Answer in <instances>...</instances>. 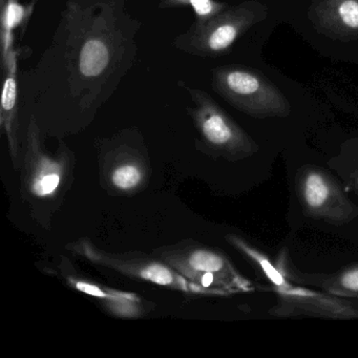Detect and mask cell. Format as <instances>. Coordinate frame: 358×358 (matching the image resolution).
Wrapping results in <instances>:
<instances>
[{"instance_id": "cell-1", "label": "cell", "mask_w": 358, "mask_h": 358, "mask_svg": "<svg viewBox=\"0 0 358 358\" xmlns=\"http://www.w3.org/2000/svg\"><path fill=\"white\" fill-rule=\"evenodd\" d=\"M141 28L127 0H68L49 47L20 77L30 117L92 120L135 66Z\"/></svg>"}, {"instance_id": "cell-2", "label": "cell", "mask_w": 358, "mask_h": 358, "mask_svg": "<svg viewBox=\"0 0 358 358\" xmlns=\"http://www.w3.org/2000/svg\"><path fill=\"white\" fill-rule=\"evenodd\" d=\"M227 241L251 267L268 282L265 290L275 295L270 309L273 317H316L327 320H358V303L315 290L289 278L275 261L241 236L229 234Z\"/></svg>"}, {"instance_id": "cell-3", "label": "cell", "mask_w": 358, "mask_h": 358, "mask_svg": "<svg viewBox=\"0 0 358 358\" xmlns=\"http://www.w3.org/2000/svg\"><path fill=\"white\" fill-rule=\"evenodd\" d=\"M211 76L213 91L240 112L257 119L290 116L284 94L259 71L229 64L213 69Z\"/></svg>"}, {"instance_id": "cell-4", "label": "cell", "mask_w": 358, "mask_h": 358, "mask_svg": "<svg viewBox=\"0 0 358 358\" xmlns=\"http://www.w3.org/2000/svg\"><path fill=\"white\" fill-rule=\"evenodd\" d=\"M268 15L266 6L247 0L205 22H194L173 41V47L196 57H219L229 53L234 43Z\"/></svg>"}, {"instance_id": "cell-5", "label": "cell", "mask_w": 358, "mask_h": 358, "mask_svg": "<svg viewBox=\"0 0 358 358\" xmlns=\"http://www.w3.org/2000/svg\"><path fill=\"white\" fill-rule=\"evenodd\" d=\"M178 87L187 92L192 106H188L201 143L213 156L229 161L248 158L259 152L257 142L236 124V121L203 90L189 87L183 81Z\"/></svg>"}, {"instance_id": "cell-6", "label": "cell", "mask_w": 358, "mask_h": 358, "mask_svg": "<svg viewBox=\"0 0 358 358\" xmlns=\"http://www.w3.org/2000/svg\"><path fill=\"white\" fill-rule=\"evenodd\" d=\"M159 259L190 282L208 290L213 296H229L255 290L252 282L243 276L225 255L215 249L178 245L161 250Z\"/></svg>"}, {"instance_id": "cell-7", "label": "cell", "mask_w": 358, "mask_h": 358, "mask_svg": "<svg viewBox=\"0 0 358 358\" xmlns=\"http://www.w3.org/2000/svg\"><path fill=\"white\" fill-rule=\"evenodd\" d=\"M295 192L306 217L343 225L358 215V208L343 186L326 169L303 165L295 175Z\"/></svg>"}, {"instance_id": "cell-8", "label": "cell", "mask_w": 358, "mask_h": 358, "mask_svg": "<svg viewBox=\"0 0 358 358\" xmlns=\"http://www.w3.org/2000/svg\"><path fill=\"white\" fill-rule=\"evenodd\" d=\"M69 250L73 251L79 257H85L95 265L108 268L131 278H139L182 292L211 295L208 290L190 282L160 259H152L138 253L115 255L106 252L103 249L96 247L87 238H83L78 242L69 245Z\"/></svg>"}, {"instance_id": "cell-9", "label": "cell", "mask_w": 358, "mask_h": 358, "mask_svg": "<svg viewBox=\"0 0 358 358\" xmlns=\"http://www.w3.org/2000/svg\"><path fill=\"white\" fill-rule=\"evenodd\" d=\"M68 152L52 157L43 150V131L34 117L29 118L27 129L26 187L36 198L55 196L66 178Z\"/></svg>"}, {"instance_id": "cell-10", "label": "cell", "mask_w": 358, "mask_h": 358, "mask_svg": "<svg viewBox=\"0 0 358 358\" xmlns=\"http://www.w3.org/2000/svg\"><path fill=\"white\" fill-rule=\"evenodd\" d=\"M308 17L320 34L343 41L358 38V0H313Z\"/></svg>"}, {"instance_id": "cell-11", "label": "cell", "mask_w": 358, "mask_h": 358, "mask_svg": "<svg viewBox=\"0 0 358 358\" xmlns=\"http://www.w3.org/2000/svg\"><path fill=\"white\" fill-rule=\"evenodd\" d=\"M275 262L285 274L294 282L341 299L358 301V263L334 273L327 274L301 271L293 263L286 250L280 251Z\"/></svg>"}, {"instance_id": "cell-12", "label": "cell", "mask_w": 358, "mask_h": 358, "mask_svg": "<svg viewBox=\"0 0 358 358\" xmlns=\"http://www.w3.org/2000/svg\"><path fill=\"white\" fill-rule=\"evenodd\" d=\"M26 49H14L6 62L1 64L3 74L0 108V127L5 131L9 143L10 154L14 164L20 158V85L18 60Z\"/></svg>"}, {"instance_id": "cell-13", "label": "cell", "mask_w": 358, "mask_h": 358, "mask_svg": "<svg viewBox=\"0 0 358 358\" xmlns=\"http://www.w3.org/2000/svg\"><path fill=\"white\" fill-rule=\"evenodd\" d=\"M72 288L101 301L102 305L119 317H139L144 313L143 301L136 293L116 290L72 273H64Z\"/></svg>"}, {"instance_id": "cell-14", "label": "cell", "mask_w": 358, "mask_h": 358, "mask_svg": "<svg viewBox=\"0 0 358 358\" xmlns=\"http://www.w3.org/2000/svg\"><path fill=\"white\" fill-rule=\"evenodd\" d=\"M112 165L106 173V179L114 189L129 192L141 187L145 180V169L142 157L135 148L120 144L110 152Z\"/></svg>"}, {"instance_id": "cell-15", "label": "cell", "mask_w": 358, "mask_h": 358, "mask_svg": "<svg viewBox=\"0 0 358 358\" xmlns=\"http://www.w3.org/2000/svg\"><path fill=\"white\" fill-rule=\"evenodd\" d=\"M38 0H32L22 5L20 0H0V20H1V64L6 62L14 48V31L22 28L26 30Z\"/></svg>"}, {"instance_id": "cell-16", "label": "cell", "mask_w": 358, "mask_h": 358, "mask_svg": "<svg viewBox=\"0 0 358 358\" xmlns=\"http://www.w3.org/2000/svg\"><path fill=\"white\" fill-rule=\"evenodd\" d=\"M328 165L343 185L358 196V139L345 141L338 154L328 161Z\"/></svg>"}, {"instance_id": "cell-17", "label": "cell", "mask_w": 358, "mask_h": 358, "mask_svg": "<svg viewBox=\"0 0 358 358\" xmlns=\"http://www.w3.org/2000/svg\"><path fill=\"white\" fill-rule=\"evenodd\" d=\"M190 7L194 12L196 22H205L215 17L229 6L217 0H159V9Z\"/></svg>"}]
</instances>
